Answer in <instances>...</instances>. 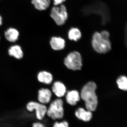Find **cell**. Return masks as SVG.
<instances>
[{"instance_id":"6da1fadb","label":"cell","mask_w":127,"mask_h":127,"mask_svg":"<svg viewBox=\"0 0 127 127\" xmlns=\"http://www.w3.org/2000/svg\"><path fill=\"white\" fill-rule=\"evenodd\" d=\"M96 88L95 82H89L83 87L81 92V96L85 102L86 108L91 112L95 111L97 107V98L95 93Z\"/></svg>"},{"instance_id":"7a4b0ae2","label":"cell","mask_w":127,"mask_h":127,"mask_svg":"<svg viewBox=\"0 0 127 127\" xmlns=\"http://www.w3.org/2000/svg\"><path fill=\"white\" fill-rule=\"evenodd\" d=\"M92 45L94 50L98 53H106L109 52L111 48L109 39L104 38L100 32H96L93 34Z\"/></svg>"},{"instance_id":"3957f363","label":"cell","mask_w":127,"mask_h":127,"mask_svg":"<svg viewBox=\"0 0 127 127\" xmlns=\"http://www.w3.org/2000/svg\"><path fill=\"white\" fill-rule=\"evenodd\" d=\"M51 18L58 26L64 25L68 18V15L66 8L64 5L52 7L50 14Z\"/></svg>"},{"instance_id":"277c9868","label":"cell","mask_w":127,"mask_h":127,"mask_svg":"<svg viewBox=\"0 0 127 127\" xmlns=\"http://www.w3.org/2000/svg\"><path fill=\"white\" fill-rule=\"evenodd\" d=\"M63 102L61 99L52 101L47 111L48 116L53 119H61L64 116Z\"/></svg>"},{"instance_id":"5b68a950","label":"cell","mask_w":127,"mask_h":127,"mask_svg":"<svg viewBox=\"0 0 127 127\" xmlns=\"http://www.w3.org/2000/svg\"><path fill=\"white\" fill-rule=\"evenodd\" d=\"M64 63L67 68L73 70H81L82 66L81 56L77 52H73L68 54Z\"/></svg>"},{"instance_id":"8992f818","label":"cell","mask_w":127,"mask_h":127,"mask_svg":"<svg viewBox=\"0 0 127 127\" xmlns=\"http://www.w3.org/2000/svg\"><path fill=\"white\" fill-rule=\"evenodd\" d=\"M27 108L30 112L35 110L37 118L39 120L43 119L47 110V107L45 105L33 101L30 102L28 103Z\"/></svg>"},{"instance_id":"52a82bcc","label":"cell","mask_w":127,"mask_h":127,"mask_svg":"<svg viewBox=\"0 0 127 127\" xmlns=\"http://www.w3.org/2000/svg\"><path fill=\"white\" fill-rule=\"evenodd\" d=\"M51 97V92L47 89H41L38 91V100L42 104H46L50 102Z\"/></svg>"},{"instance_id":"ba28073f","label":"cell","mask_w":127,"mask_h":127,"mask_svg":"<svg viewBox=\"0 0 127 127\" xmlns=\"http://www.w3.org/2000/svg\"><path fill=\"white\" fill-rule=\"evenodd\" d=\"M8 54L10 56L18 60L22 59L24 56L22 48L18 45H14L9 48L8 50Z\"/></svg>"},{"instance_id":"9c48e42d","label":"cell","mask_w":127,"mask_h":127,"mask_svg":"<svg viewBox=\"0 0 127 127\" xmlns=\"http://www.w3.org/2000/svg\"><path fill=\"white\" fill-rule=\"evenodd\" d=\"M75 115L78 119L84 122L90 121L92 117L91 111H86L82 108H79L76 111Z\"/></svg>"},{"instance_id":"30bf717a","label":"cell","mask_w":127,"mask_h":127,"mask_svg":"<svg viewBox=\"0 0 127 127\" xmlns=\"http://www.w3.org/2000/svg\"><path fill=\"white\" fill-rule=\"evenodd\" d=\"M52 48L55 50H60L64 49L65 47V40L61 37H53L50 41Z\"/></svg>"},{"instance_id":"8fae6325","label":"cell","mask_w":127,"mask_h":127,"mask_svg":"<svg viewBox=\"0 0 127 127\" xmlns=\"http://www.w3.org/2000/svg\"><path fill=\"white\" fill-rule=\"evenodd\" d=\"M66 99L68 104L74 106L80 100V95L77 91L74 90L69 91L66 95Z\"/></svg>"},{"instance_id":"7c38bea8","label":"cell","mask_w":127,"mask_h":127,"mask_svg":"<svg viewBox=\"0 0 127 127\" xmlns=\"http://www.w3.org/2000/svg\"><path fill=\"white\" fill-rule=\"evenodd\" d=\"M52 91L58 97L63 96L66 93V88L63 83L60 82H56L52 86Z\"/></svg>"},{"instance_id":"4fadbf2b","label":"cell","mask_w":127,"mask_h":127,"mask_svg":"<svg viewBox=\"0 0 127 127\" xmlns=\"http://www.w3.org/2000/svg\"><path fill=\"white\" fill-rule=\"evenodd\" d=\"M5 36L8 41L15 42L18 40L19 36L18 31L14 28H9L5 32Z\"/></svg>"},{"instance_id":"5bb4252c","label":"cell","mask_w":127,"mask_h":127,"mask_svg":"<svg viewBox=\"0 0 127 127\" xmlns=\"http://www.w3.org/2000/svg\"><path fill=\"white\" fill-rule=\"evenodd\" d=\"M53 76L50 73L42 71L40 72L37 75V79L40 82L47 84H50L53 81Z\"/></svg>"},{"instance_id":"9a60e30c","label":"cell","mask_w":127,"mask_h":127,"mask_svg":"<svg viewBox=\"0 0 127 127\" xmlns=\"http://www.w3.org/2000/svg\"><path fill=\"white\" fill-rule=\"evenodd\" d=\"M32 2L37 10H44L50 6L51 0H32Z\"/></svg>"},{"instance_id":"2e32d148","label":"cell","mask_w":127,"mask_h":127,"mask_svg":"<svg viewBox=\"0 0 127 127\" xmlns=\"http://www.w3.org/2000/svg\"><path fill=\"white\" fill-rule=\"evenodd\" d=\"M81 32L78 28H72L68 32V37L71 40L77 41L81 37Z\"/></svg>"},{"instance_id":"e0dca14e","label":"cell","mask_w":127,"mask_h":127,"mask_svg":"<svg viewBox=\"0 0 127 127\" xmlns=\"http://www.w3.org/2000/svg\"><path fill=\"white\" fill-rule=\"evenodd\" d=\"M117 83L119 88L123 91H127V77L124 76H122L118 78Z\"/></svg>"},{"instance_id":"ac0fdd59","label":"cell","mask_w":127,"mask_h":127,"mask_svg":"<svg viewBox=\"0 0 127 127\" xmlns=\"http://www.w3.org/2000/svg\"><path fill=\"white\" fill-rule=\"evenodd\" d=\"M53 127H68V124L66 121L59 123L56 122L53 125Z\"/></svg>"},{"instance_id":"d6986e66","label":"cell","mask_w":127,"mask_h":127,"mask_svg":"<svg viewBox=\"0 0 127 127\" xmlns=\"http://www.w3.org/2000/svg\"><path fill=\"white\" fill-rule=\"evenodd\" d=\"M66 0H53L54 5L55 6L61 5L63 2L65 1Z\"/></svg>"},{"instance_id":"ffe728a7","label":"cell","mask_w":127,"mask_h":127,"mask_svg":"<svg viewBox=\"0 0 127 127\" xmlns=\"http://www.w3.org/2000/svg\"><path fill=\"white\" fill-rule=\"evenodd\" d=\"M32 127H45L44 125L40 123H35L33 124Z\"/></svg>"},{"instance_id":"44dd1931","label":"cell","mask_w":127,"mask_h":127,"mask_svg":"<svg viewBox=\"0 0 127 127\" xmlns=\"http://www.w3.org/2000/svg\"><path fill=\"white\" fill-rule=\"evenodd\" d=\"M2 18H1V17L0 16V26L2 25Z\"/></svg>"}]
</instances>
